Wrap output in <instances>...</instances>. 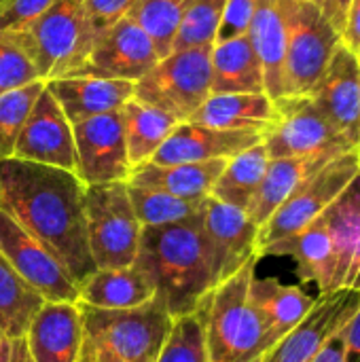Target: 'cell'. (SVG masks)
I'll use <instances>...</instances> for the list:
<instances>
[{"instance_id":"obj_26","label":"cell","mask_w":360,"mask_h":362,"mask_svg":"<svg viewBox=\"0 0 360 362\" xmlns=\"http://www.w3.org/2000/svg\"><path fill=\"white\" fill-rule=\"evenodd\" d=\"M337 155H306V157H284V159H269L261 187L248 208L250 221L261 229L265 221L316 172H320L331 159Z\"/></svg>"},{"instance_id":"obj_8","label":"cell","mask_w":360,"mask_h":362,"mask_svg":"<svg viewBox=\"0 0 360 362\" xmlns=\"http://www.w3.org/2000/svg\"><path fill=\"white\" fill-rule=\"evenodd\" d=\"M286 2V51H284V95H310L342 45V34L312 4Z\"/></svg>"},{"instance_id":"obj_20","label":"cell","mask_w":360,"mask_h":362,"mask_svg":"<svg viewBox=\"0 0 360 362\" xmlns=\"http://www.w3.org/2000/svg\"><path fill=\"white\" fill-rule=\"evenodd\" d=\"M323 216L335 257L333 293H360V172Z\"/></svg>"},{"instance_id":"obj_33","label":"cell","mask_w":360,"mask_h":362,"mask_svg":"<svg viewBox=\"0 0 360 362\" xmlns=\"http://www.w3.org/2000/svg\"><path fill=\"white\" fill-rule=\"evenodd\" d=\"M127 193L142 229L166 227V225L195 218L206 202V199H185L157 189H144L134 185H127Z\"/></svg>"},{"instance_id":"obj_28","label":"cell","mask_w":360,"mask_h":362,"mask_svg":"<svg viewBox=\"0 0 360 362\" xmlns=\"http://www.w3.org/2000/svg\"><path fill=\"white\" fill-rule=\"evenodd\" d=\"M157 295L151 278L138 269H95L83 284H79V301L100 310H129L149 303Z\"/></svg>"},{"instance_id":"obj_15","label":"cell","mask_w":360,"mask_h":362,"mask_svg":"<svg viewBox=\"0 0 360 362\" xmlns=\"http://www.w3.org/2000/svg\"><path fill=\"white\" fill-rule=\"evenodd\" d=\"M15 159L74 172V134L62 106L45 87L36 98L15 144Z\"/></svg>"},{"instance_id":"obj_40","label":"cell","mask_w":360,"mask_h":362,"mask_svg":"<svg viewBox=\"0 0 360 362\" xmlns=\"http://www.w3.org/2000/svg\"><path fill=\"white\" fill-rule=\"evenodd\" d=\"M55 0H4L0 4V34H13L34 23Z\"/></svg>"},{"instance_id":"obj_49","label":"cell","mask_w":360,"mask_h":362,"mask_svg":"<svg viewBox=\"0 0 360 362\" xmlns=\"http://www.w3.org/2000/svg\"><path fill=\"white\" fill-rule=\"evenodd\" d=\"M339 6H342V11H344V15L348 13V6H350V0H339Z\"/></svg>"},{"instance_id":"obj_38","label":"cell","mask_w":360,"mask_h":362,"mask_svg":"<svg viewBox=\"0 0 360 362\" xmlns=\"http://www.w3.org/2000/svg\"><path fill=\"white\" fill-rule=\"evenodd\" d=\"M36 81H40L38 70L19 32L0 34V93L25 87Z\"/></svg>"},{"instance_id":"obj_32","label":"cell","mask_w":360,"mask_h":362,"mask_svg":"<svg viewBox=\"0 0 360 362\" xmlns=\"http://www.w3.org/2000/svg\"><path fill=\"white\" fill-rule=\"evenodd\" d=\"M45 299L0 255V329L8 339L25 337Z\"/></svg>"},{"instance_id":"obj_29","label":"cell","mask_w":360,"mask_h":362,"mask_svg":"<svg viewBox=\"0 0 360 362\" xmlns=\"http://www.w3.org/2000/svg\"><path fill=\"white\" fill-rule=\"evenodd\" d=\"M210 64L212 93H265L263 68L246 34L214 42Z\"/></svg>"},{"instance_id":"obj_12","label":"cell","mask_w":360,"mask_h":362,"mask_svg":"<svg viewBox=\"0 0 360 362\" xmlns=\"http://www.w3.org/2000/svg\"><path fill=\"white\" fill-rule=\"evenodd\" d=\"M0 255L45 301H55V303L79 301V286L72 282L64 265L2 210H0Z\"/></svg>"},{"instance_id":"obj_22","label":"cell","mask_w":360,"mask_h":362,"mask_svg":"<svg viewBox=\"0 0 360 362\" xmlns=\"http://www.w3.org/2000/svg\"><path fill=\"white\" fill-rule=\"evenodd\" d=\"M45 87L57 100L72 125L98 115L117 112L134 98V83L117 78L59 76L47 81Z\"/></svg>"},{"instance_id":"obj_18","label":"cell","mask_w":360,"mask_h":362,"mask_svg":"<svg viewBox=\"0 0 360 362\" xmlns=\"http://www.w3.org/2000/svg\"><path fill=\"white\" fill-rule=\"evenodd\" d=\"M259 142H263V134L259 132L216 129L193 121H182L172 129L168 140L153 155L151 163L174 165V163H202L212 159H231Z\"/></svg>"},{"instance_id":"obj_30","label":"cell","mask_w":360,"mask_h":362,"mask_svg":"<svg viewBox=\"0 0 360 362\" xmlns=\"http://www.w3.org/2000/svg\"><path fill=\"white\" fill-rule=\"evenodd\" d=\"M121 121L125 132V144H127V157L132 163V170L136 165L149 163L153 155L161 148V144L168 140L172 129L178 125V121L153 106H146L138 100H129L123 104Z\"/></svg>"},{"instance_id":"obj_34","label":"cell","mask_w":360,"mask_h":362,"mask_svg":"<svg viewBox=\"0 0 360 362\" xmlns=\"http://www.w3.org/2000/svg\"><path fill=\"white\" fill-rule=\"evenodd\" d=\"M189 0H136L132 17L151 36L159 57L172 53V45Z\"/></svg>"},{"instance_id":"obj_7","label":"cell","mask_w":360,"mask_h":362,"mask_svg":"<svg viewBox=\"0 0 360 362\" xmlns=\"http://www.w3.org/2000/svg\"><path fill=\"white\" fill-rule=\"evenodd\" d=\"M19 36L45 83L76 72L93 47L87 32L85 0H55Z\"/></svg>"},{"instance_id":"obj_50","label":"cell","mask_w":360,"mask_h":362,"mask_svg":"<svg viewBox=\"0 0 360 362\" xmlns=\"http://www.w3.org/2000/svg\"><path fill=\"white\" fill-rule=\"evenodd\" d=\"M356 151H359V157H360V127H359V142H356Z\"/></svg>"},{"instance_id":"obj_9","label":"cell","mask_w":360,"mask_h":362,"mask_svg":"<svg viewBox=\"0 0 360 362\" xmlns=\"http://www.w3.org/2000/svg\"><path fill=\"white\" fill-rule=\"evenodd\" d=\"M360 172L359 151H348L331 159L320 172L303 182L259 229V259L272 244L301 231L320 218L331 204L346 191Z\"/></svg>"},{"instance_id":"obj_10","label":"cell","mask_w":360,"mask_h":362,"mask_svg":"<svg viewBox=\"0 0 360 362\" xmlns=\"http://www.w3.org/2000/svg\"><path fill=\"white\" fill-rule=\"evenodd\" d=\"M278 119L263 136L269 159L306 155H342L356 146L318 110L310 95L276 100Z\"/></svg>"},{"instance_id":"obj_37","label":"cell","mask_w":360,"mask_h":362,"mask_svg":"<svg viewBox=\"0 0 360 362\" xmlns=\"http://www.w3.org/2000/svg\"><path fill=\"white\" fill-rule=\"evenodd\" d=\"M155 362H210L197 312L176 318Z\"/></svg>"},{"instance_id":"obj_24","label":"cell","mask_w":360,"mask_h":362,"mask_svg":"<svg viewBox=\"0 0 360 362\" xmlns=\"http://www.w3.org/2000/svg\"><path fill=\"white\" fill-rule=\"evenodd\" d=\"M246 36L261 62L265 93L276 102L284 95V51H286V2L257 0Z\"/></svg>"},{"instance_id":"obj_44","label":"cell","mask_w":360,"mask_h":362,"mask_svg":"<svg viewBox=\"0 0 360 362\" xmlns=\"http://www.w3.org/2000/svg\"><path fill=\"white\" fill-rule=\"evenodd\" d=\"M348 322L344 327H339L329 337V341L325 344V348L320 350V354L316 356L314 362H342V358H344V339H346V327H348Z\"/></svg>"},{"instance_id":"obj_46","label":"cell","mask_w":360,"mask_h":362,"mask_svg":"<svg viewBox=\"0 0 360 362\" xmlns=\"http://www.w3.org/2000/svg\"><path fill=\"white\" fill-rule=\"evenodd\" d=\"M81 362H119L112 354L83 341V350H81Z\"/></svg>"},{"instance_id":"obj_39","label":"cell","mask_w":360,"mask_h":362,"mask_svg":"<svg viewBox=\"0 0 360 362\" xmlns=\"http://www.w3.org/2000/svg\"><path fill=\"white\" fill-rule=\"evenodd\" d=\"M134 4L136 0H85L87 32L91 42H95L106 30L125 19Z\"/></svg>"},{"instance_id":"obj_41","label":"cell","mask_w":360,"mask_h":362,"mask_svg":"<svg viewBox=\"0 0 360 362\" xmlns=\"http://www.w3.org/2000/svg\"><path fill=\"white\" fill-rule=\"evenodd\" d=\"M255 6H257V0H227L223 21H221L219 34H216V42L229 40L236 36H244L248 32Z\"/></svg>"},{"instance_id":"obj_45","label":"cell","mask_w":360,"mask_h":362,"mask_svg":"<svg viewBox=\"0 0 360 362\" xmlns=\"http://www.w3.org/2000/svg\"><path fill=\"white\" fill-rule=\"evenodd\" d=\"M303 2L316 6V8L333 23V28H335L339 34L344 32L346 15H344V11H342V6H339V0H303Z\"/></svg>"},{"instance_id":"obj_14","label":"cell","mask_w":360,"mask_h":362,"mask_svg":"<svg viewBox=\"0 0 360 362\" xmlns=\"http://www.w3.org/2000/svg\"><path fill=\"white\" fill-rule=\"evenodd\" d=\"M159 59L151 36L132 17H125L93 42L85 64L70 76L138 83Z\"/></svg>"},{"instance_id":"obj_19","label":"cell","mask_w":360,"mask_h":362,"mask_svg":"<svg viewBox=\"0 0 360 362\" xmlns=\"http://www.w3.org/2000/svg\"><path fill=\"white\" fill-rule=\"evenodd\" d=\"M23 339L32 362H81L83 320L79 305L45 301Z\"/></svg>"},{"instance_id":"obj_35","label":"cell","mask_w":360,"mask_h":362,"mask_svg":"<svg viewBox=\"0 0 360 362\" xmlns=\"http://www.w3.org/2000/svg\"><path fill=\"white\" fill-rule=\"evenodd\" d=\"M227 0H189L180 19L172 51L214 47Z\"/></svg>"},{"instance_id":"obj_25","label":"cell","mask_w":360,"mask_h":362,"mask_svg":"<svg viewBox=\"0 0 360 362\" xmlns=\"http://www.w3.org/2000/svg\"><path fill=\"white\" fill-rule=\"evenodd\" d=\"M276 102L267 93H210L189 119L199 125L267 134L276 123Z\"/></svg>"},{"instance_id":"obj_47","label":"cell","mask_w":360,"mask_h":362,"mask_svg":"<svg viewBox=\"0 0 360 362\" xmlns=\"http://www.w3.org/2000/svg\"><path fill=\"white\" fill-rule=\"evenodd\" d=\"M8 362H32L30 352L25 348V339H11V354H8Z\"/></svg>"},{"instance_id":"obj_16","label":"cell","mask_w":360,"mask_h":362,"mask_svg":"<svg viewBox=\"0 0 360 362\" xmlns=\"http://www.w3.org/2000/svg\"><path fill=\"white\" fill-rule=\"evenodd\" d=\"M359 305L360 293L352 291L318 297L314 310L265 354L263 362H314L329 337L354 316Z\"/></svg>"},{"instance_id":"obj_3","label":"cell","mask_w":360,"mask_h":362,"mask_svg":"<svg viewBox=\"0 0 360 362\" xmlns=\"http://www.w3.org/2000/svg\"><path fill=\"white\" fill-rule=\"evenodd\" d=\"M255 272L257 261L214 286L195 310L204 327L210 362H263L269 352L265 329L248 299Z\"/></svg>"},{"instance_id":"obj_52","label":"cell","mask_w":360,"mask_h":362,"mask_svg":"<svg viewBox=\"0 0 360 362\" xmlns=\"http://www.w3.org/2000/svg\"><path fill=\"white\" fill-rule=\"evenodd\" d=\"M2 2H4V0H0V4H2Z\"/></svg>"},{"instance_id":"obj_48","label":"cell","mask_w":360,"mask_h":362,"mask_svg":"<svg viewBox=\"0 0 360 362\" xmlns=\"http://www.w3.org/2000/svg\"><path fill=\"white\" fill-rule=\"evenodd\" d=\"M8 354H11V339L0 329V362H8Z\"/></svg>"},{"instance_id":"obj_23","label":"cell","mask_w":360,"mask_h":362,"mask_svg":"<svg viewBox=\"0 0 360 362\" xmlns=\"http://www.w3.org/2000/svg\"><path fill=\"white\" fill-rule=\"evenodd\" d=\"M263 257H291L297 265L301 284H314L318 288V297L333 295L335 257L325 216L316 218L301 231L272 244L261 252V259Z\"/></svg>"},{"instance_id":"obj_27","label":"cell","mask_w":360,"mask_h":362,"mask_svg":"<svg viewBox=\"0 0 360 362\" xmlns=\"http://www.w3.org/2000/svg\"><path fill=\"white\" fill-rule=\"evenodd\" d=\"M225 163L227 159H212L202 163H174V165H157L149 161L132 170L127 185L157 189L185 199H206L210 197L212 187L221 176Z\"/></svg>"},{"instance_id":"obj_21","label":"cell","mask_w":360,"mask_h":362,"mask_svg":"<svg viewBox=\"0 0 360 362\" xmlns=\"http://www.w3.org/2000/svg\"><path fill=\"white\" fill-rule=\"evenodd\" d=\"M248 299L265 329V341L269 350L318 303V295L312 297L301 286L282 284L276 278H259L257 272L250 280Z\"/></svg>"},{"instance_id":"obj_2","label":"cell","mask_w":360,"mask_h":362,"mask_svg":"<svg viewBox=\"0 0 360 362\" xmlns=\"http://www.w3.org/2000/svg\"><path fill=\"white\" fill-rule=\"evenodd\" d=\"M134 265L151 278L174 320L193 314L216 286L202 212L182 223L142 229Z\"/></svg>"},{"instance_id":"obj_6","label":"cell","mask_w":360,"mask_h":362,"mask_svg":"<svg viewBox=\"0 0 360 362\" xmlns=\"http://www.w3.org/2000/svg\"><path fill=\"white\" fill-rule=\"evenodd\" d=\"M87 244L95 269L132 267L142 227L136 218L127 182L89 185L85 189Z\"/></svg>"},{"instance_id":"obj_4","label":"cell","mask_w":360,"mask_h":362,"mask_svg":"<svg viewBox=\"0 0 360 362\" xmlns=\"http://www.w3.org/2000/svg\"><path fill=\"white\" fill-rule=\"evenodd\" d=\"M83 320V341L112 354L119 362H155L174 318L155 295L129 310H100L76 303Z\"/></svg>"},{"instance_id":"obj_51","label":"cell","mask_w":360,"mask_h":362,"mask_svg":"<svg viewBox=\"0 0 360 362\" xmlns=\"http://www.w3.org/2000/svg\"><path fill=\"white\" fill-rule=\"evenodd\" d=\"M356 57H359V64H360V51H359V53H356Z\"/></svg>"},{"instance_id":"obj_31","label":"cell","mask_w":360,"mask_h":362,"mask_svg":"<svg viewBox=\"0 0 360 362\" xmlns=\"http://www.w3.org/2000/svg\"><path fill=\"white\" fill-rule=\"evenodd\" d=\"M269 165V155L263 142L242 151L240 155L227 159L221 176L216 178L210 197L248 212L265 170Z\"/></svg>"},{"instance_id":"obj_11","label":"cell","mask_w":360,"mask_h":362,"mask_svg":"<svg viewBox=\"0 0 360 362\" xmlns=\"http://www.w3.org/2000/svg\"><path fill=\"white\" fill-rule=\"evenodd\" d=\"M79 180L89 185L127 182L132 163L127 157L121 112H106L72 125Z\"/></svg>"},{"instance_id":"obj_43","label":"cell","mask_w":360,"mask_h":362,"mask_svg":"<svg viewBox=\"0 0 360 362\" xmlns=\"http://www.w3.org/2000/svg\"><path fill=\"white\" fill-rule=\"evenodd\" d=\"M342 362H360V305L346 327L344 358Z\"/></svg>"},{"instance_id":"obj_17","label":"cell","mask_w":360,"mask_h":362,"mask_svg":"<svg viewBox=\"0 0 360 362\" xmlns=\"http://www.w3.org/2000/svg\"><path fill=\"white\" fill-rule=\"evenodd\" d=\"M310 98L337 127V132L356 146L360 127V64L348 47H337Z\"/></svg>"},{"instance_id":"obj_1","label":"cell","mask_w":360,"mask_h":362,"mask_svg":"<svg viewBox=\"0 0 360 362\" xmlns=\"http://www.w3.org/2000/svg\"><path fill=\"white\" fill-rule=\"evenodd\" d=\"M85 189L70 170L15 157L0 161V210L38 240L76 286L95 272L87 244Z\"/></svg>"},{"instance_id":"obj_13","label":"cell","mask_w":360,"mask_h":362,"mask_svg":"<svg viewBox=\"0 0 360 362\" xmlns=\"http://www.w3.org/2000/svg\"><path fill=\"white\" fill-rule=\"evenodd\" d=\"M202 229L210 246L216 286L248 263L259 261V227L244 210L206 197L202 208Z\"/></svg>"},{"instance_id":"obj_36","label":"cell","mask_w":360,"mask_h":362,"mask_svg":"<svg viewBox=\"0 0 360 362\" xmlns=\"http://www.w3.org/2000/svg\"><path fill=\"white\" fill-rule=\"evenodd\" d=\"M42 89L45 81H36L25 87L0 93V161L13 157L21 127Z\"/></svg>"},{"instance_id":"obj_42","label":"cell","mask_w":360,"mask_h":362,"mask_svg":"<svg viewBox=\"0 0 360 362\" xmlns=\"http://www.w3.org/2000/svg\"><path fill=\"white\" fill-rule=\"evenodd\" d=\"M342 45L348 47L354 55L360 51V0H350L342 32Z\"/></svg>"},{"instance_id":"obj_5","label":"cell","mask_w":360,"mask_h":362,"mask_svg":"<svg viewBox=\"0 0 360 362\" xmlns=\"http://www.w3.org/2000/svg\"><path fill=\"white\" fill-rule=\"evenodd\" d=\"M210 55L212 47L172 51L134 83V100L174 117L178 123L189 121L212 93Z\"/></svg>"}]
</instances>
